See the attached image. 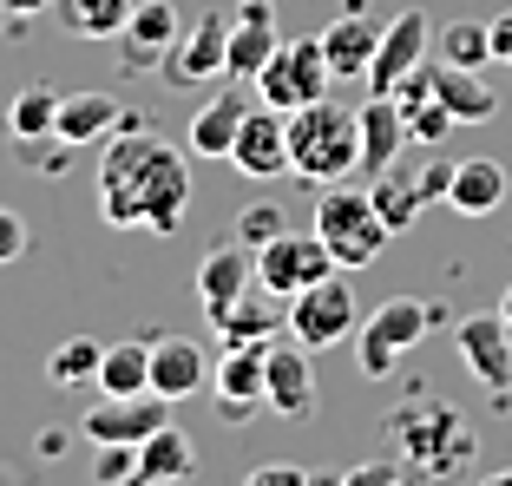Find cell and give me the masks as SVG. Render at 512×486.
<instances>
[{
  "label": "cell",
  "mask_w": 512,
  "mask_h": 486,
  "mask_svg": "<svg viewBox=\"0 0 512 486\" xmlns=\"http://www.w3.org/2000/svg\"><path fill=\"white\" fill-rule=\"evenodd\" d=\"M99 211L112 230H151V237H178L191 211V152L151 125L125 119L99 158Z\"/></svg>",
  "instance_id": "6da1fadb"
},
{
  "label": "cell",
  "mask_w": 512,
  "mask_h": 486,
  "mask_svg": "<svg viewBox=\"0 0 512 486\" xmlns=\"http://www.w3.org/2000/svg\"><path fill=\"white\" fill-rule=\"evenodd\" d=\"M283 119H289V171L302 184H342L362 171V106L309 99Z\"/></svg>",
  "instance_id": "7a4b0ae2"
},
{
  "label": "cell",
  "mask_w": 512,
  "mask_h": 486,
  "mask_svg": "<svg viewBox=\"0 0 512 486\" xmlns=\"http://www.w3.org/2000/svg\"><path fill=\"white\" fill-rule=\"evenodd\" d=\"M316 237L329 243L335 270H368V263H381V250H388L394 230L381 224L375 198H368V184H322V204H316Z\"/></svg>",
  "instance_id": "3957f363"
},
{
  "label": "cell",
  "mask_w": 512,
  "mask_h": 486,
  "mask_svg": "<svg viewBox=\"0 0 512 486\" xmlns=\"http://www.w3.org/2000/svg\"><path fill=\"white\" fill-rule=\"evenodd\" d=\"M434 316H440V309L414 303V296H388V303H375L362 316V329H355V368H362L368 381H388L407 355L421 349V335L434 329Z\"/></svg>",
  "instance_id": "277c9868"
},
{
  "label": "cell",
  "mask_w": 512,
  "mask_h": 486,
  "mask_svg": "<svg viewBox=\"0 0 512 486\" xmlns=\"http://www.w3.org/2000/svg\"><path fill=\"white\" fill-rule=\"evenodd\" d=\"M362 329V303H355V283H348V270L322 276V283H309L302 296H289V335H296L309 355L335 349L342 335Z\"/></svg>",
  "instance_id": "5b68a950"
},
{
  "label": "cell",
  "mask_w": 512,
  "mask_h": 486,
  "mask_svg": "<svg viewBox=\"0 0 512 486\" xmlns=\"http://www.w3.org/2000/svg\"><path fill=\"white\" fill-rule=\"evenodd\" d=\"M335 73H329V53H322V33L316 40H283L270 53V66L256 73V99L276 112H296L309 99H329Z\"/></svg>",
  "instance_id": "8992f818"
},
{
  "label": "cell",
  "mask_w": 512,
  "mask_h": 486,
  "mask_svg": "<svg viewBox=\"0 0 512 486\" xmlns=\"http://www.w3.org/2000/svg\"><path fill=\"white\" fill-rule=\"evenodd\" d=\"M322 276H335V257L329 243L309 230H283V237H270L263 250H256V289H270L276 303H289V296H302L309 283H322Z\"/></svg>",
  "instance_id": "52a82bcc"
},
{
  "label": "cell",
  "mask_w": 512,
  "mask_h": 486,
  "mask_svg": "<svg viewBox=\"0 0 512 486\" xmlns=\"http://www.w3.org/2000/svg\"><path fill=\"white\" fill-rule=\"evenodd\" d=\"M171 408L178 401H165V395H99L86 414H79V434H86L92 447H106V441H125V447H138V441H151L158 427H171Z\"/></svg>",
  "instance_id": "ba28073f"
},
{
  "label": "cell",
  "mask_w": 512,
  "mask_h": 486,
  "mask_svg": "<svg viewBox=\"0 0 512 486\" xmlns=\"http://www.w3.org/2000/svg\"><path fill=\"white\" fill-rule=\"evenodd\" d=\"M427 53H434V20L421 14V7H407V14H394L388 27H381V46H375V66H368V92H381V99H394L401 92L407 73H421Z\"/></svg>",
  "instance_id": "9c48e42d"
},
{
  "label": "cell",
  "mask_w": 512,
  "mask_h": 486,
  "mask_svg": "<svg viewBox=\"0 0 512 486\" xmlns=\"http://www.w3.org/2000/svg\"><path fill=\"white\" fill-rule=\"evenodd\" d=\"M263 381H270V342H230L211 368L217 408H224L230 427H243L256 408H263Z\"/></svg>",
  "instance_id": "30bf717a"
},
{
  "label": "cell",
  "mask_w": 512,
  "mask_h": 486,
  "mask_svg": "<svg viewBox=\"0 0 512 486\" xmlns=\"http://www.w3.org/2000/svg\"><path fill=\"white\" fill-rule=\"evenodd\" d=\"M224 66H230V14H197V27L178 33V46L158 60V73H165L171 86H204V79H217Z\"/></svg>",
  "instance_id": "8fae6325"
},
{
  "label": "cell",
  "mask_w": 512,
  "mask_h": 486,
  "mask_svg": "<svg viewBox=\"0 0 512 486\" xmlns=\"http://www.w3.org/2000/svg\"><path fill=\"white\" fill-rule=\"evenodd\" d=\"M453 349H460V362H467L493 395L512 388V322L499 316V309H480V316L453 322Z\"/></svg>",
  "instance_id": "7c38bea8"
},
{
  "label": "cell",
  "mask_w": 512,
  "mask_h": 486,
  "mask_svg": "<svg viewBox=\"0 0 512 486\" xmlns=\"http://www.w3.org/2000/svg\"><path fill=\"white\" fill-rule=\"evenodd\" d=\"M394 434L407 441V454L421 460L427 473H447L453 460H467L473 454V441H467V427H460V414L453 408H440V401H427L421 414H394Z\"/></svg>",
  "instance_id": "4fadbf2b"
},
{
  "label": "cell",
  "mask_w": 512,
  "mask_h": 486,
  "mask_svg": "<svg viewBox=\"0 0 512 486\" xmlns=\"http://www.w3.org/2000/svg\"><path fill=\"white\" fill-rule=\"evenodd\" d=\"M263 408L283 414V421H309L316 414V362L296 335L270 342V381H263Z\"/></svg>",
  "instance_id": "5bb4252c"
},
{
  "label": "cell",
  "mask_w": 512,
  "mask_h": 486,
  "mask_svg": "<svg viewBox=\"0 0 512 486\" xmlns=\"http://www.w3.org/2000/svg\"><path fill=\"white\" fill-rule=\"evenodd\" d=\"M230 165H237L243 178H283L289 171V119L283 112L256 99L243 132H237V145H230Z\"/></svg>",
  "instance_id": "9a60e30c"
},
{
  "label": "cell",
  "mask_w": 512,
  "mask_h": 486,
  "mask_svg": "<svg viewBox=\"0 0 512 486\" xmlns=\"http://www.w3.org/2000/svg\"><path fill=\"white\" fill-rule=\"evenodd\" d=\"M283 46V33H276V0H237V14H230V79H243V86H256V73L270 66V53Z\"/></svg>",
  "instance_id": "2e32d148"
},
{
  "label": "cell",
  "mask_w": 512,
  "mask_h": 486,
  "mask_svg": "<svg viewBox=\"0 0 512 486\" xmlns=\"http://www.w3.org/2000/svg\"><path fill=\"white\" fill-rule=\"evenodd\" d=\"M250 106H256V86L243 92V79H230L217 99H204V106L191 112V132H184V145H191L197 158H230V145H237Z\"/></svg>",
  "instance_id": "e0dca14e"
},
{
  "label": "cell",
  "mask_w": 512,
  "mask_h": 486,
  "mask_svg": "<svg viewBox=\"0 0 512 486\" xmlns=\"http://www.w3.org/2000/svg\"><path fill=\"white\" fill-rule=\"evenodd\" d=\"M211 355L197 349L191 335H158L151 342V395L165 401H191L197 388H211Z\"/></svg>",
  "instance_id": "ac0fdd59"
},
{
  "label": "cell",
  "mask_w": 512,
  "mask_h": 486,
  "mask_svg": "<svg viewBox=\"0 0 512 486\" xmlns=\"http://www.w3.org/2000/svg\"><path fill=\"white\" fill-rule=\"evenodd\" d=\"M256 283V250L250 243H217L211 257L197 263V303H204V316H217V309H230L237 296H250Z\"/></svg>",
  "instance_id": "d6986e66"
},
{
  "label": "cell",
  "mask_w": 512,
  "mask_h": 486,
  "mask_svg": "<svg viewBox=\"0 0 512 486\" xmlns=\"http://www.w3.org/2000/svg\"><path fill=\"white\" fill-rule=\"evenodd\" d=\"M178 33H184V20H178V7L171 0H132V20H125V33H119V60L125 66H158L178 46Z\"/></svg>",
  "instance_id": "ffe728a7"
},
{
  "label": "cell",
  "mask_w": 512,
  "mask_h": 486,
  "mask_svg": "<svg viewBox=\"0 0 512 486\" xmlns=\"http://www.w3.org/2000/svg\"><path fill=\"white\" fill-rule=\"evenodd\" d=\"M401 152H414V138H407V112L394 106V99H381V92H368V106H362V171H368V178H381V171L401 165Z\"/></svg>",
  "instance_id": "44dd1931"
},
{
  "label": "cell",
  "mask_w": 512,
  "mask_h": 486,
  "mask_svg": "<svg viewBox=\"0 0 512 486\" xmlns=\"http://www.w3.org/2000/svg\"><path fill=\"white\" fill-rule=\"evenodd\" d=\"M125 125V106L112 99V92H60V125H53V138L60 145H99V138H112Z\"/></svg>",
  "instance_id": "7402d4cb"
},
{
  "label": "cell",
  "mask_w": 512,
  "mask_h": 486,
  "mask_svg": "<svg viewBox=\"0 0 512 486\" xmlns=\"http://www.w3.org/2000/svg\"><path fill=\"white\" fill-rule=\"evenodd\" d=\"M375 46H381V20L375 14H342L329 33H322V53H329V73L335 79H368Z\"/></svg>",
  "instance_id": "603a6c76"
},
{
  "label": "cell",
  "mask_w": 512,
  "mask_h": 486,
  "mask_svg": "<svg viewBox=\"0 0 512 486\" xmlns=\"http://www.w3.org/2000/svg\"><path fill=\"white\" fill-rule=\"evenodd\" d=\"M191 473H197V447L178 421L158 427L151 441H138V480L132 486H184Z\"/></svg>",
  "instance_id": "cb8c5ba5"
},
{
  "label": "cell",
  "mask_w": 512,
  "mask_h": 486,
  "mask_svg": "<svg viewBox=\"0 0 512 486\" xmlns=\"http://www.w3.org/2000/svg\"><path fill=\"white\" fill-rule=\"evenodd\" d=\"M447 204L460 217H493L506 204V165L499 158H460L453 184H447Z\"/></svg>",
  "instance_id": "d4e9b609"
},
{
  "label": "cell",
  "mask_w": 512,
  "mask_h": 486,
  "mask_svg": "<svg viewBox=\"0 0 512 486\" xmlns=\"http://www.w3.org/2000/svg\"><path fill=\"white\" fill-rule=\"evenodd\" d=\"M276 296L263 289V296H237L230 309H217L211 316V329H217V342H276V335L289 329V309H270Z\"/></svg>",
  "instance_id": "484cf974"
},
{
  "label": "cell",
  "mask_w": 512,
  "mask_h": 486,
  "mask_svg": "<svg viewBox=\"0 0 512 486\" xmlns=\"http://www.w3.org/2000/svg\"><path fill=\"white\" fill-rule=\"evenodd\" d=\"M434 99L453 112V125H486L499 112V92L486 86L480 73H467V66H440V60H434Z\"/></svg>",
  "instance_id": "4316f807"
},
{
  "label": "cell",
  "mask_w": 512,
  "mask_h": 486,
  "mask_svg": "<svg viewBox=\"0 0 512 486\" xmlns=\"http://www.w3.org/2000/svg\"><path fill=\"white\" fill-rule=\"evenodd\" d=\"M53 125H60V92L53 86H27L14 106H7L14 145H53Z\"/></svg>",
  "instance_id": "83f0119b"
},
{
  "label": "cell",
  "mask_w": 512,
  "mask_h": 486,
  "mask_svg": "<svg viewBox=\"0 0 512 486\" xmlns=\"http://www.w3.org/2000/svg\"><path fill=\"white\" fill-rule=\"evenodd\" d=\"M368 198H375V211H381V224L388 230H414V217H421V184L407 178L401 165L394 171H381V178H368Z\"/></svg>",
  "instance_id": "f1b7e54d"
},
{
  "label": "cell",
  "mask_w": 512,
  "mask_h": 486,
  "mask_svg": "<svg viewBox=\"0 0 512 486\" xmlns=\"http://www.w3.org/2000/svg\"><path fill=\"white\" fill-rule=\"evenodd\" d=\"M60 20L79 40H119L132 20V0H60Z\"/></svg>",
  "instance_id": "f546056e"
},
{
  "label": "cell",
  "mask_w": 512,
  "mask_h": 486,
  "mask_svg": "<svg viewBox=\"0 0 512 486\" xmlns=\"http://www.w3.org/2000/svg\"><path fill=\"white\" fill-rule=\"evenodd\" d=\"M151 388V342H119L99 362V395H145Z\"/></svg>",
  "instance_id": "4dcf8cb0"
},
{
  "label": "cell",
  "mask_w": 512,
  "mask_h": 486,
  "mask_svg": "<svg viewBox=\"0 0 512 486\" xmlns=\"http://www.w3.org/2000/svg\"><path fill=\"white\" fill-rule=\"evenodd\" d=\"M434 60H440V66H467V73H480V66L493 60V40H486L480 20H447V27H434Z\"/></svg>",
  "instance_id": "1f68e13d"
},
{
  "label": "cell",
  "mask_w": 512,
  "mask_h": 486,
  "mask_svg": "<svg viewBox=\"0 0 512 486\" xmlns=\"http://www.w3.org/2000/svg\"><path fill=\"white\" fill-rule=\"evenodd\" d=\"M99 362H106V349L92 335H73V342H60L46 355V381L53 388H86V381H99Z\"/></svg>",
  "instance_id": "d6a6232c"
},
{
  "label": "cell",
  "mask_w": 512,
  "mask_h": 486,
  "mask_svg": "<svg viewBox=\"0 0 512 486\" xmlns=\"http://www.w3.org/2000/svg\"><path fill=\"white\" fill-rule=\"evenodd\" d=\"M401 112H407V138H414L421 152H434V145L453 138V112L440 106V99H421V106H401Z\"/></svg>",
  "instance_id": "836d02e7"
},
{
  "label": "cell",
  "mask_w": 512,
  "mask_h": 486,
  "mask_svg": "<svg viewBox=\"0 0 512 486\" xmlns=\"http://www.w3.org/2000/svg\"><path fill=\"white\" fill-rule=\"evenodd\" d=\"M92 480H99V486H132L138 480V447L106 441V447H99V460H92Z\"/></svg>",
  "instance_id": "e575fe53"
},
{
  "label": "cell",
  "mask_w": 512,
  "mask_h": 486,
  "mask_svg": "<svg viewBox=\"0 0 512 486\" xmlns=\"http://www.w3.org/2000/svg\"><path fill=\"white\" fill-rule=\"evenodd\" d=\"M283 204H250V211L237 217V243H250V250H263L270 237H283Z\"/></svg>",
  "instance_id": "d590c367"
},
{
  "label": "cell",
  "mask_w": 512,
  "mask_h": 486,
  "mask_svg": "<svg viewBox=\"0 0 512 486\" xmlns=\"http://www.w3.org/2000/svg\"><path fill=\"white\" fill-rule=\"evenodd\" d=\"M27 243H33L27 217H20V211H7V204H0V270H7V263H20V257H27Z\"/></svg>",
  "instance_id": "8d00e7d4"
},
{
  "label": "cell",
  "mask_w": 512,
  "mask_h": 486,
  "mask_svg": "<svg viewBox=\"0 0 512 486\" xmlns=\"http://www.w3.org/2000/svg\"><path fill=\"white\" fill-rule=\"evenodd\" d=\"M302 480H309L302 460H263V467L243 473V486H302Z\"/></svg>",
  "instance_id": "74e56055"
},
{
  "label": "cell",
  "mask_w": 512,
  "mask_h": 486,
  "mask_svg": "<svg viewBox=\"0 0 512 486\" xmlns=\"http://www.w3.org/2000/svg\"><path fill=\"white\" fill-rule=\"evenodd\" d=\"M348 486H407V467H394V460H362V467H348Z\"/></svg>",
  "instance_id": "f35d334b"
},
{
  "label": "cell",
  "mask_w": 512,
  "mask_h": 486,
  "mask_svg": "<svg viewBox=\"0 0 512 486\" xmlns=\"http://www.w3.org/2000/svg\"><path fill=\"white\" fill-rule=\"evenodd\" d=\"M414 184H421V198H427V204H434V198L447 204V184H453V158H427V165L414 171Z\"/></svg>",
  "instance_id": "ab89813d"
},
{
  "label": "cell",
  "mask_w": 512,
  "mask_h": 486,
  "mask_svg": "<svg viewBox=\"0 0 512 486\" xmlns=\"http://www.w3.org/2000/svg\"><path fill=\"white\" fill-rule=\"evenodd\" d=\"M486 40H493V60L512 66V7H506L499 20H486Z\"/></svg>",
  "instance_id": "60d3db41"
},
{
  "label": "cell",
  "mask_w": 512,
  "mask_h": 486,
  "mask_svg": "<svg viewBox=\"0 0 512 486\" xmlns=\"http://www.w3.org/2000/svg\"><path fill=\"white\" fill-rule=\"evenodd\" d=\"M46 7H60V0H0L7 20H33V14H46Z\"/></svg>",
  "instance_id": "b9f144b4"
},
{
  "label": "cell",
  "mask_w": 512,
  "mask_h": 486,
  "mask_svg": "<svg viewBox=\"0 0 512 486\" xmlns=\"http://www.w3.org/2000/svg\"><path fill=\"white\" fill-rule=\"evenodd\" d=\"M302 486H348V467H309Z\"/></svg>",
  "instance_id": "7bdbcfd3"
},
{
  "label": "cell",
  "mask_w": 512,
  "mask_h": 486,
  "mask_svg": "<svg viewBox=\"0 0 512 486\" xmlns=\"http://www.w3.org/2000/svg\"><path fill=\"white\" fill-rule=\"evenodd\" d=\"M486 486H512V467H499V473H486Z\"/></svg>",
  "instance_id": "ee69618b"
},
{
  "label": "cell",
  "mask_w": 512,
  "mask_h": 486,
  "mask_svg": "<svg viewBox=\"0 0 512 486\" xmlns=\"http://www.w3.org/2000/svg\"><path fill=\"white\" fill-rule=\"evenodd\" d=\"M499 316H506V322H512V283H506V296H499Z\"/></svg>",
  "instance_id": "f6af8a7d"
}]
</instances>
